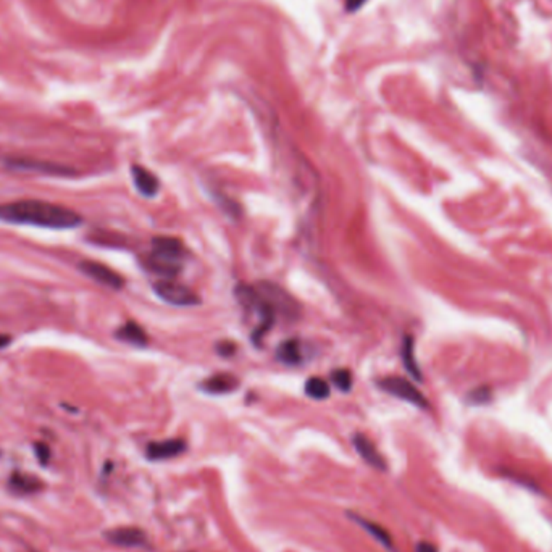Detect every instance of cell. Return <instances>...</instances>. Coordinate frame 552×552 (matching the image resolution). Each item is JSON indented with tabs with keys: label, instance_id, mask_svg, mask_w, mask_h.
<instances>
[{
	"label": "cell",
	"instance_id": "1",
	"mask_svg": "<svg viewBox=\"0 0 552 552\" xmlns=\"http://www.w3.org/2000/svg\"><path fill=\"white\" fill-rule=\"evenodd\" d=\"M0 220L50 229H71L83 222L75 210L44 200H17L0 205Z\"/></svg>",
	"mask_w": 552,
	"mask_h": 552
},
{
	"label": "cell",
	"instance_id": "2",
	"mask_svg": "<svg viewBox=\"0 0 552 552\" xmlns=\"http://www.w3.org/2000/svg\"><path fill=\"white\" fill-rule=\"evenodd\" d=\"M260 296L265 299L276 315L285 316L286 320H297L301 316V305L291 294L275 283L260 281L256 286Z\"/></svg>",
	"mask_w": 552,
	"mask_h": 552
},
{
	"label": "cell",
	"instance_id": "3",
	"mask_svg": "<svg viewBox=\"0 0 552 552\" xmlns=\"http://www.w3.org/2000/svg\"><path fill=\"white\" fill-rule=\"evenodd\" d=\"M153 291L162 301L176 307H193L200 304V297L194 291L176 281L163 280L153 283Z\"/></svg>",
	"mask_w": 552,
	"mask_h": 552
},
{
	"label": "cell",
	"instance_id": "4",
	"mask_svg": "<svg viewBox=\"0 0 552 552\" xmlns=\"http://www.w3.org/2000/svg\"><path fill=\"white\" fill-rule=\"evenodd\" d=\"M380 388L383 391H386L388 394L399 397L402 401L410 402L415 407L420 409H428V399L421 394L419 388H415L414 383L401 377H388L385 380L380 381Z\"/></svg>",
	"mask_w": 552,
	"mask_h": 552
},
{
	"label": "cell",
	"instance_id": "5",
	"mask_svg": "<svg viewBox=\"0 0 552 552\" xmlns=\"http://www.w3.org/2000/svg\"><path fill=\"white\" fill-rule=\"evenodd\" d=\"M81 272L84 275H88L89 278H93L94 281L100 283V285L110 287V289H122L124 281L123 278L118 275L117 272L112 270V268L104 265V263L93 262V260H84L81 262Z\"/></svg>",
	"mask_w": 552,
	"mask_h": 552
},
{
	"label": "cell",
	"instance_id": "6",
	"mask_svg": "<svg viewBox=\"0 0 552 552\" xmlns=\"http://www.w3.org/2000/svg\"><path fill=\"white\" fill-rule=\"evenodd\" d=\"M152 254L163 260L180 263L186 256V247L180 239L171 236H157L152 241Z\"/></svg>",
	"mask_w": 552,
	"mask_h": 552
},
{
	"label": "cell",
	"instance_id": "7",
	"mask_svg": "<svg viewBox=\"0 0 552 552\" xmlns=\"http://www.w3.org/2000/svg\"><path fill=\"white\" fill-rule=\"evenodd\" d=\"M108 542L123 547H139L144 546L147 542V536L142 530H139L136 526H120L113 528L108 533H105Z\"/></svg>",
	"mask_w": 552,
	"mask_h": 552
},
{
	"label": "cell",
	"instance_id": "8",
	"mask_svg": "<svg viewBox=\"0 0 552 552\" xmlns=\"http://www.w3.org/2000/svg\"><path fill=\"white\" fill-rule=\"evenodd\" d=\"M186 450V443L182 439H165L151 443L147 446V457L151 460H168L178 457Z\"/></svg>",
	"mask_w": 552,
	"mask_h": 552
},
{
	"label": "cell",
	"instance_id": "9",
	"mask_svg": "<svg viewBox=\"0 0 552 552\" xmlns=\"http://www.w3.org/2000/svg\"><path fill=\"white\" fill-rule=\"evenodd\" d=\"M352 443H354V448L357 449V453L360 454V457H362L368 465H372V467L377 470H386L385 457L378 453L375 444H373L372 441L367 438V436L362 433L354 435Z\"/></svg>",
	"mask_w": 552,
	"mask_h": 552
},
{
	"label": "cell",
	"instance_id": "10",
	"mask_svg": "<svg viewBox=\"0 0 552 552\" xmlns=\"http://www.w3.org/2000/svg\"><path fill=\"white\" fill-rule=\"evenodd\" d=\"M131 176L134 181V186L139 191V194H142L144 198H155L160 191V182H158L157 176L147 170V168L133 165L131 166Z\"/></svg>",
	"mask_w": 552,
	"mask_h": 552
},
{
	"label": "cell",
	"instance_id": "11",
	"mask_svg": "<svg viewBox=\"0 0 552 552\" xmlns=\"http://www.w3.org/2000/svg\"><path fill=\"white\" fill-rule=\"evenodd\" d=\"M239 388V380L231 373H217L200 383V390L209 394H228Z\"/></svg>",
	"mask_w": 552,
	"mask_h": 552
},
{
	"label": "cell",
	"instance_id": "12",
	"mask_svg": "<svg viewBox=\"0 0 552 552\" xmlns=\"http://www.w3.org/2000/svg\"><path fill=\"white\" fill-rule=\"evenodd\" d=\"M401 357H402V363H404L406 370L409 372V375L414 378V380L421 381V378H423V375H421L419 362H417V359H415L414 338H412V336H406L404 341H402Z\"/></svg>",
	"mask_w": 552,
	"mask_h": 552
},
{
	"label": "cell",
	"instance_id": "13",
	"mask_svg": "<svg viewBox=\"0 0 552 552\" xmlns=\"http://www.w3.org/2000/svg\"><path fill=\"white\" fill-rule=\"evenodd\" d=\"M117 338L123 343L133 344V345H146L147 344V334L136 321H128L123 326H120L117 331Z\"/></svg>",
	"mask_w": 552,
	"mask_h": 552
},
{
	"label": "cell",
	"instance_id": "14",
	"mask_svg": "<svg viewBox=\"0 0 552 552\" xmlns=\"http://www.w3.org/2000/svg\"><path fill=\"white\" fill-rule=\"evenodd\" d=\"M349 517L352 518V520L357 522L365 531L370 533V535L375 537L377 541H380L383 546L388 547V549H392V547H394V544H392V540H391L390 533H388L381 525H378V523H373L370 520H367V518H363V517H359L357 513H349Z\"/></svg>",
	"mask_w": 552,
	"mask_h": 552
},
{
	"label": "cell",
	"instance_id": "15",
	"mask_svg": "<svg viewBox=\"0 0 552 552\" xmlns=\"http://www.w3.org/2000/svg\"><path fill=\"white\" fill-rule=\"evenodd\" d=\"M42 486V483L32 475H25V473H13L10 477V488L15 493L20 494H31L39 491V488Z\"/></svg>",
	"mask_w": 552,
	"mask_h": 552
},
{
	"label": "cell",
	"instance_id": "16",
	"mask_svg": "<svg viewBox=\"0 0 552 552\" xmlns=\"http://www.w3.org/2000/svg\"><path fill=\"white\" fill-rule=\"evenodd\" d=\"M276 357L285 365H297L302 360L301 345L296 339H286L276 350Z\"/></svg>",
	"mask_w": 552,
	"mask_h": 552
},
{
	"label": "cell",
	"instance_id": "17",
	"mask_svg": "<svg viewBox=\"0 0 552 552\" xmlns=\"http://www.w3.org/2000/svg\"><path fill=\"white\" fill-rule=\"evenodd\" d=\"M304 390L305 394L315 401H323L326 397H330V385L323 380V378L318 377L309 378L305 383Z\"/></svg>",
	"mask_w": 552,
	"mask_h": 552
},
{
	"label": "cell",
	"instance_id": "18",
	"mask_svg": "<svg viewBox=\"0 0 552 552\" xmlns=\"http://www.w3.org/2000/svg\"><path fill=\"white\" fill-rule=\"evenodd\" d=\"M149 267L162 276H175L176 273L181 270L180 263L163 260V258L153 256V254L151 256V258H149Z\"/></svg>",
	"mask_w": 552,
	"mask_h": 552
},
{
	"label": "cell",
	"instance_id": "19",
	"mask_svg": "<svg viewBox=\"0 0 552 552\" xmlns=\"http://www.w3.org/2000/svg\"><path fill=\"white\" fill-rule=\"evenodd\" d=\"M331 381L343 392H349L350 388H352V375L345 368H339V370H334L331 373Z\"/></svg>",
	"mask_w": 552,
	"mask_h": 552
},
{
	"label": "cell",
	"instance_id": "20",
	"mask_svg": "<svg viewBox=\"0 0 552 552\" xmlns=\"http://www.w3.org/2000/svg\"><path fill=\"white\" fill-rule=\"evenodd\" d=\"M493 397V392H491V388L488 386H479L477 390H472L468 392L467 396V402L473 406H482V404H488L489 401H491Z\"/></svg>",
	"mask_w": 552,
	"mask_h": 552
},
{
	"label": "cell",
	"instance_id": "21",
	"mask_svg": "<svg viewBox=\"0 0 552 552\" xmlns=\"http://www.w3.org/2000/svg\"><path fill=\"white\" fill-rule=\"evenodd\" d=\"M217 352L220 355H223V357H231V355L236 352V345L229 343V341H222V343L217 345Z\"/></svg>",
	"mask_w": 552,
	"mask_h": 552
},
{
	"label": "cell",
	"instance_id": "22",
	"mask_svg": "<svg viewBox=\"0 0 552 552\" xmlns=\"http://www.w3.org/2000/svg\"><path fill=\"white\" fill-rule=\"evenodd\" d=\"M365 3H367V0H348V2H345V10L349 13H354L357 12L359 8H362Z\"/></svg>",
	"mask_w": 552,
	"mask_h": 552
},
{
	"label": "cell",
	"instance_id": "23",
	"mask_svg": "<svg viewBox=\"0 0 552 552\" xmlns=\"http://www.w3.org/2000/svg\"><path fill=\"white\" fill-rule=\"evenodd\" d=\"M36 454H37V457L41 459V462L46 464L47 457H49V449H47L44 444H37L36 446Z\"/></svg>",
	"mask_w": 552,
	"mask_h": 552
},
{
	"label": "cell",
	"instance_id": "24",
	"mask_svg": "<svg viewBox=\"0 0 552 552\" xmlns=\"http://www.w3.org/2000/svg\"><path fill=\"white\" fill-rule=\"evenodd\" d=\"M417 552H438V549H436V546L431 544V542L421 541L420 544L417 546Z\"/></svg>",
	"mask_w": 552,
	"mask_h": 552
},
{
	"label": "cell",
	"instance_id": "25",
	"mask_svg": "<svg viewBox=\"0 0 552 552\" xmlns=\"http://www.w3.org/2000/svg\"><path fill=\"white\" fill-rule=\"evenodd\" d=\"M10 343H12V338H10V336L0 334V349L6 348V345H8Z\"/></svg>",
	"mask_w": 552,
	"mask_h": 552
}]
</instances>
